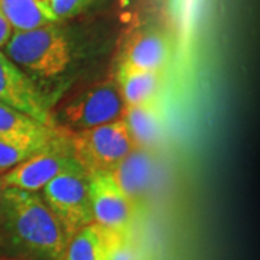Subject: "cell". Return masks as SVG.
Segmentation results:
<instances>
[{"instance_id":"cell-1","label":"cell","mask_w":260,"mask_h":260,"mask_svg":"<svg viewBox=\"0 0 260 260\" xmlns=\"http://www.w3.org/2000/svg\"><path fill=\"white\" fill-rule=\"evenodd\" d=\"M0 211L19 247L44 260L64 256L68 237L38 192L5 188Z\"/></svg>"},{"instance_id":"cell-2","label":"cell","mask_w":260,"mask_h":260,"mask_svg":"<svg viewBox=\"0 0 260 260\" xmlns=\"http://www.w3.org/2000/svg\"><path fill=\"white\" fill-rule=\"evenodd\" d=\"M5 55L29 77L55 78L64 74L73 59L68 38L55 23L30 30H13Z\"/></svg>"},{"instance_id":"cell-3","label":"cell","mask_w":260,"mask_h":260,"mask_svg":"<svg viewBox=\"0 0 260 260\" xmlns=\"http://www.w3.org/2000/svg\"><path fill=\"white\" fill-rule=\"evenodd\" d=\"M124 107L117 83L99 81L62 99L54 119L67 132H81L119 120L123 117Z\"/></svg>"},{"instance_id":"cell-4","label":"cell","mask_w":260,"mask_h":260,"mask_svg":"<svg viewBox=\"0 0 260 260\" xmlns=\"http://www.w3.org/2000/svg\"><path fill=\"white\" fill-rule=\"evenodd\" d=\"M70 146L77 165L87 175L112 172L135 149L123 119L81 132H70Z\"/></svg>"},{"instance_id":"cell-5","label":"cell","mask_w":260,"mask_h":260,"mask_svg":"<svg viewBox=\"0 0 260 260\" xmlns=\"http://www.w3.org/2000/svg\"><path fill=\"white\" fill-rule=\"evenodd\" d=\"M41 198L70 237L93 223L88 177L78 165L68 168L41 189Z\"/></svg>"},{"instance_id":"cell-6","label":"cell","mask_w":260,"mask_h":260,"mask_svg":"<svg viewBox=\"0 0 260 260\" xmlns=\"http://www.w3.org/2000/svg\"><path fill=\"white\" fill-rule=\"evenodd\" d=\"M68 136L70 132L62 129L47 146L5 172L2 175L5 186L38 192L62 171L75 167Z\"/></svg>"},{"instance_id":"cell-7","label":"cell","mask_w":260,"mask_h":260,"mask_svg":"<svg viewBox=\"0 0 260 260\" xmlns=\"http://www.w3.org/2000/svg\"><path fill=\"white\" fill-rule=\"evenodd\" d=\"M0 103L48 127H59L47 97L23 70L0 51Z\"/></svg>"},{"instance_id":"cell-8","label":"cell","mask_w":260,"mask_h":260,"mask_svg":"<svg viewBox=\"0 0 260 260\" xmlns=\"http://www.w3.org/2000/svg\"><path fill=\"white\" fill-rule=\"evenodd\" d=\"M87 177L93 223L119 237H127L136 214L135 205L123 194L112 174L103 172Z\"/></svg>"},{"instance_id":"cell-9","label":"cell","mask_w":260,"mask_h":260,"mask_svg":"<svg viewBox=\"0 0 260 260\" xmlns=\"http://www.w3.org/2000/svg\"><path fill=\"white\" fill-rule=\"evenodd\" d=\"M172 56L167 34L155 26H142L130 35L121 48L119 68L162 73Z\"/></svg>"},{"instance_id":"cell-10","label":"cell","mask_w":260,"mask_h":260,"mask_svg":"<svg viewBox=\"0 0 260 260\" xmlns=\"http://www.w3.org/2000/svg\"><path fill=\"white\" fill-rule=\"evenodd\" d=\"M112 177L138 208L153 186L156 178V160L148 149L135 148L117 167L113 169Z\"/></svg>"},{"instance_id":"cell-11","label":"cell","mask_w":260,"mask_h":260,"mask_svg":"<svg viewBox=\"0 0 260 260\" xmlns=\"http://www.w3.org/2000/svg\"><path fill=\"white\" fill-rule=\"evenodd\" d=\"M121 119L127 126L135 148L150 150L162 139L164 113L158 100L139 106H126Z\"/></svg>"},{"instance_id":"cell-12","label":"cell","mask_w":260,"mask_h":260,"mask_svg":"<svg viewBox=\"0 0 260 260\" xmlns=\"http://www.w3.org/2000/svg\"><path fill=\"white\" fill-rule=\"evenodd\" d=\"M119 239L126 237H119L95 223H90L70 237L62 257L64 260H110L112 247Z\"/></svg>"},{"instance_id":"cell-13","label":"cell","mask_w":260,"mask_h":260,"mask_svg":"<svg viewBox=\"0 0 260 260\" xmlns=\"http://www.w3.org/2000/svg\"><path fill=\"white\" fill-rule=\"evenodd\" d=\"M117 87L124 106H139L158 100L162 73L117 68Z\"/></svg>"},{"instance_id":"cell-14","label":"cell","mask_w":260,"mask_h":260,"mask_svg":"<svg viewBox=\"0 0 260 260\" xmlns=\"http://www.w3.org/2000/svg\"><path fill=\"white\" fill-rule=\"evenodd\" d=\"M0 10L13 30H30L58 22L51 9L38 0H0Z\"/></svg>"},{"instance_id":"cell-15","label":"cell","mask_w":260,"mask_h":260,"mask_svg":"<svg viewBox=\"0 0 260 260\" xmlns=\"http://www.w3.org/2000/svg\"><path fill=\"white\" fill-rule=\"evenodd\" d=\"M61 130L62 127H58L51 133L38 136H0V172H8L35 155L44 146H47Z\"/></svg>"},{"instance_id":"cell-16","label":"cell","mask_w":260,"mask_h":260,"mask_svg":"<svg viewBox=\"0 0 260 260\" xmlns=\"http://www.w3.org/2000/svg\"><path fill=\"white\" fill-rule=\"evenodd\" d=\"M55 129L44 126L42 123L34 120L26 114L0 103V136H38L51 133Z\"/></svg>"},{"instance_id":"cell-17","label":"cell","mask_w":260,"mask_h":260,"mask_svg":"<svg viewBox=\"0 0 260 260\" xmlns=\"http://www.w3.org/2000/svg\"><path fill=\"white\" fill-rule=\"evenodd\" d=\"M204 0H168L172 23L182 41H186L197 28Z\"/></svg>"},{"instance_id":"cell-18","label":"cell","mask_w":260,"mask_h":260,"mask_svg":"<svg viewBox=\"0 0 260 260\" xmlns=\"http://www.w3.org/2000/svg\"><path fill=\"white\" fill-rule=\"evenodd\" d=\"M95 0H51L49 9L55 15L58 20L61 19L73 18L75 15L81 13Z\"/></svg>"},{"instance_id":"cell-19","label":"cell","mask_w":260,"mask_h":260,"mask_svg":"<svg viewBox=\"0 0 260 260\" xmlns=\"http://www.w3.org/2000/svg\"><path fill=\"white\" fill-rule=\"evenodd\" d=\"M110 260H135V250L127 244V237L114 243L110 251Z\"/></svg>"},{"instance_id":"cell-20","label":"cell","mask_w":260,"mask_h":260,"mask_svg":"<svg viewBox=\"0 0 260 260\" xmlns=\"http://www.w3.org/2000/svg\"><path fill=\"white\" fill-rule=\"evenodd\" d=\"M12 34H13V29L9 25V22L6 20L5 15L2 13V10H0V49L5 48V45L8 44Z\"/></svg>"},{"instance_id":"cell-21","label":"cell","mask_w":260,"mask_h":260,"mask_svg":"<svg viewBox=\"0 0 260 260\" xmlns=\"http://www.w3.org/2000/svg\"><path fill=\"white\" fill-rule=\"evenodd\" d=\"M2 172H0V208H2V200H3V191H5V184H3V178H2Z\"/></svg>"},{"instance_id":"cell-22","label":"cell","mask_w":260,"mask_h":260,"mask_svg":"<svg viewBox=\"0 0 260 260\" xmlns=\"http://www.w3.org/2000/svg\"><path fill=\"white\" fill-rule=\"evenodd\" d=\"M38 2H41L42 5H45V6H48V8H49V2H51V0H38Z\"/></svg>"}]
</instances>
